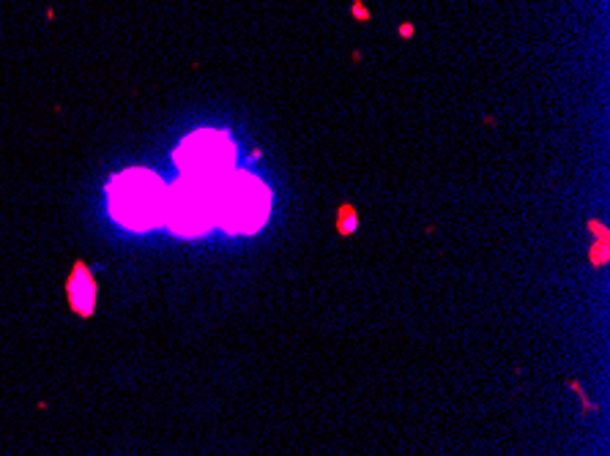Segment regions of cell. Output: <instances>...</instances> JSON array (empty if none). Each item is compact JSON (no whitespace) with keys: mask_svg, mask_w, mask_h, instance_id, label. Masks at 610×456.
<instances>
[{"mask_svg":"<svg viewBox=\"0 0 610 456\" xmlns=\"http://www.w3.org/2000/svg\"><path fill=\"white\" fill-rule=\"evenodd\" d=\"M107 208L124 230L148 232L164 224L167 183L159 172L129 167L107 183Z\"/></svg>","mask_w":610,"mask_h":456,"instance_id":"cell-1","label":"cell"},{"mask_svg":"<svg viewBox=\"0 0 610 456\" xmlns=\"http://www.w3.org/2000/svg\"><path fill=\"white\" fill-rule=\"evenodd\" d=\"M271 191L258 175L236 169L214 189V224L230 235H252L268 221Z\"/></svg>","mask_w":610,"mask_h":456,"instance_id":"cell-2","label":"cell"},{"mask_svg":"<svg viewBox=\"0 0 610 456\" xmlns=\"http://www.w3.org/2000/svg\"><path fill=\"white\" fill-rule=\"evenodd\" d=\"M181 178L216 183L236 172V145L228 131L219 128H200L181 139L172 153Z\"/></svg>","mask_w":610,"mask_h":456,"instance_id":"cell-3","label":"cell"},{"mask_svg":"<svg viewBox=\"0 0 610 456\" xmlns=\"http://www.w3.org/2000/svg\"><path fill=\"white\" fill-rule=\"evenodd\" d=\"M216 183H202V180L192 178H178L176 183H167L164 224L178 238H200L216 227L214 224V189H216Z\"/></svg>","mask_w":610,"mask_h":456,"instance_id":"cell-4","label":"cell"},{"mask_svg":"<svg viewBox=\"0 0 610 456\" xmlns=\"http://www.w3.org/2000/svg\"><path fill=\"white\" fill-rule=\"evenodd\" d=\"M66 290H68V303H72L74 312L80 317H90L96 309V284H94V276L82 265L74 268V276L66 284Z\"/></svg>","mask_w":610,"mask_h":456,"instance_id":"cell-5","label":"cell"},{"mask_svg":"<svg viewBox=\"0 0 610 456\" xmlns=\"http://www.w3.org/2000/svg\"><path fill=\"white\" fill-rule=\"evenodd\" d=\"M353 227H356V213H353V210H342L340 230L342 232H353Z\"/></svg>","mask_w":610,"mask_h":456,"instance_id":"cell-6","label":"cell"}]
</instances>
